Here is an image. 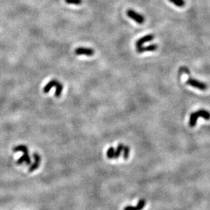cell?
Instances as JSON below:
<instances>
[{"mask_svg":"<svg viewBox=\"0 0 210 210\" xmlns=\"http://www.w3.org/2000/svg\"><path fill=\"white\" fill-rule=\"evenodd\" d=\"M114 154H115V150L113 147L110 148L107 150V157L108 159H114Z\"/></svg>","mask_w":210,"mask_h":210,"instance_id":"2e32d148","label":"cell"},{"mask_svg":"<svg viewBox=\"0 0 210 210\" xmlns=\"http://www.w3.org/2000/svg\"><path fill=\"white\" fill-rule=\"evenodd\" d=\"M123 147H124V145L122 144V143H120V144L118 145L117 148L115 150L114 157V159H119V158L120 157V156H121L122 151H123Z\"/></svg>","mask_w":210,"mask_h":210,"instance_id":"4fadbf2b","label":"cell"},{"mask_svg":"<svg viewBox=\"0 0 210 210\" xmlns=\"http://www.w3.org/2000/svg\"><path fill=\"white\" fill-rule=\"evenodd\" d=\"M59 82L58 80H55V79L52 80L50 81L44 87V89H43L44 93H49V92L51 91V89H52V88L56 87V86L57 85V84Z\"/></svg>","mask_w":210,"mask_h":210,"instance_id":"ba28073f","label":"cell"},{"mask_svg":"<svg viewBox=\"0 0 210 210\" xmlns=\"http://www.w3.org/2000/svg\"><path fill=\"white\" fill-rule=\"evenodd\" d=\"M158 49V45L155 44L146 46H140L137 48V52L138 53L141 54L144 52H153L157 51Z\"/></svg>","mask_w":210,"mask_h":210,"instance_id":"8992f818","label":"cell"},{"mask_svg":"<svg viewBox=\"0 0 210 210\" xmlns=\"http://www.w3.org/2000/svg\"><path fill=\"white\" fill-rule=\"evenodd\" d=\"M33 159H34V163L31 164V165L30 166L29 171V172H33L35 170H36L37 168L39 167L41 161V157L37 153H34L33 155Z\"/></svg>","mask_w":210,"mask_h":210,"instance_id":"5b68a950","label":"cell"},{"mask_svg":"<svg viewBox=\"0 0 210 210\" xmlns=\"http://www.w3.org/2000/svg\"><path fill=\"white\" fill-rule=\"evenodd\" d=\"M65 2L69 4H74V5H80L82 1V0H65Z\"/></svg>","mask_w":210,"mask_h":210,"instance_id":"ac0fdd59","label":"cell"},{"mask_svg":"<svg viewBox=\"0 0 210 210\" xmlns=\"http://www.w3.org/2000/svg\"><path fill=\"white\" fill-rule=\"evenodd\" d=\"M13 151L15 152H23V154H26L29 152V149H28V148L25 145H19L14 148Z\"/></svg>","mask_w":210,"mask_h":210,"instance_id":"30bf717a","label":"cell"},{"mask_svg":"<svg viewBox=\"0 0 210 210\" xmlns=\"http://www.w3.org/2000/svg\"><path fill=\"white\" fill-rule=\"evenodd\" d=\"M197 114L199 116H201L205 120H210V113L207 110H200L197 112Z\"/></svg>","mask_w":210,"mask_h":210,"instance_id":"8fae6325","label":"cell"},{"mask_svg":"<svg viewBox=\"0 0 210 210\" xmlns=\"http://www.w3.org/2000/svg\"><path fill=\"white\" fill-rule=\"evenodd\" d=\"M127 15L130 19L133 20L134 21L138 24H143L145 21L144 17L141 14L137 12L132 9H129L127 11Z\"/></svg>","mask_w":210,"mask_h":210,"instance_id":"6da1fadb","label":"cell"},{"mask_svg":"<svg viewBox=\"0 0 210 210\" xmlns=\"http://www.w3.org/2000/svg\"><path fill=\"white\" fill-rule=\"evenodd\" d=\"M186 84L191 86V87L196 88V89L201 90V91H205L207 89V85L206 84L202 82L201 81H199L197 79L192 78H190L187 80Z\"/></svg>","mask_w":210,"mask_h":210,"instance_id":"7a4b0ae2","label":"cell"},{"mask_svg":"<svg viewBox=\"0 0 210 210\" xmlns=\"http://www.w3.org/2000/svg\"><path fill=\"white\" fill-rule=\"evenodd\" d=\"M63 86L59 82L57 84V85L56 86V91H55V97H59L60 96H61V93H62V91H63Z\"/></svg>","mask_w":210,"mask_h":210,"instance_id":"7c38bea8","label":"cell"},{"mask_svg":"<svg viewBox=\"0 0 210 210\" xmlns=\"http://www.w3.org/2000/svg\"><path fill=\"white\" fill-rule=\"evenodd\" d=\"M123 158L124 159L127 160L129 159L130 154V148L128 146H124L123 147Z\"/></svg>","mask_w":210,"mask_h":210,"instance_id":"9a60e30c","label":"cell"},{"mask_svg":"<svg viewBox=\"0 0 210 210\" xmlns=\"http://www.w3.org/2000/svg\"><path fill=\"white\" fill-rule=\"evenodd\" d=\"M198 118H199V116H198L197 112H193L191 114V116H190V121H189L190 127H195L196 124H197Z\"/></svg>","mask_w":210,"mask_h":210,"instance_id":"9c48e42d","label":"cell"},{"mask_svg":"<svg viewBox=\"0 0 210 210\" xmlns=\"http://www.w3.org/2000/svg\"><path fill=\"white\" fill-rule=\"evenodd\" d=\"M154 39H155V35H154L153 34H148V35H144V36L141 37V38L137 40L135 44L136 47L138 48L140 46H142L144 44L152 41Z\"/></svg>","mask_w":210,"mask_h":210,"instance_id":"277c9868","label":"cell"},{"mask_svg":"<svg viewBox=\"0 0 210 210\" xmlns=\"http://www.w3.org/2000/svg\"><path fill=\"white\" fill-rule=\"evenodd\" d=\"M24 163H26V165H29L31 164V158H30L29 155H28V153L23 154V155L20 157L17 161V165H22V164Z\"/></svg>","mask_w":210,"mask_h":210,"instance_id":"52a82bcc","label":"cell"},{"mask_svg":"<svg viewBox=\"0 0 210 210\" xmlns=\"http://www.w3.org/2000/svg\"><path fill=\"white\" fill-rule=\"evenodd\" d=\"M75 53L77 55H85L88 57H91L93 56L95 54V51L93 49H89V48L85 47H79L76 49Z\"/></svg>","mask_w":210,"mask_h":210,"instance_id":"3957f363","label":"cell"},{"mask_svg":"<svg viewBox=\"0 0 210 210\" xmlns=\"http://www.w3.org/2000/svg\"><path fill=\"white\" fill-rule=\"evenodd\" d=\"M170 2L173 3L175 6H176L177 7L182 8L185 5V1L184 0H169Z\"/></svg>","mask_w":210,"mask_h":210,"instance_id":"5bb4252c","label":"cell"},{"mask_svg":"<svg viewBox=\"0 0 210 210\" xmlns=\"http://www.w3.org/2000/svg\"><path fill=\"white\" fill-rule=\"evenodd\" d=\"M146 202L145 199H140L137 204V206H136L137 210H142L146 205Z\"/></svg>","mask_w":210,"mask_h":210,"instance_id":"e0dca14e","label":"cell"},{"mask_svg":"<svg viewBox=\"0 0 210 210\" xmlns=\"http://www.w3.org/2000/svg\"><path fill=\"white\" fill-rule=\"evenodd\" d=\"M124 210H137V207H133V206H127V207H125Z\"/></svg>","mask_w":210,"mask_h":210,"instance_id":"d6986e66","label":"cell"}]
</instances>
